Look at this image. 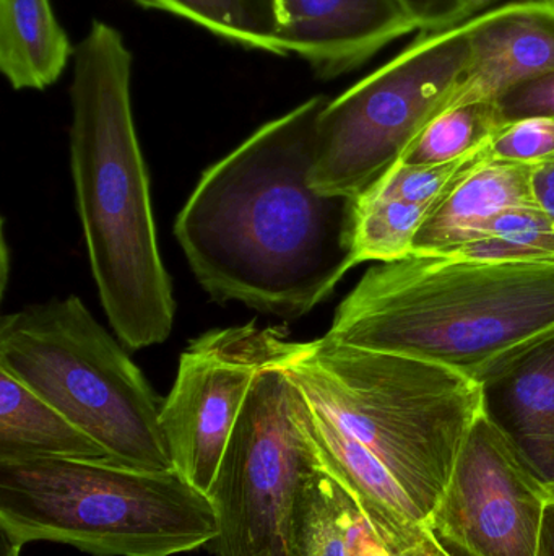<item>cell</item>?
Returning a JSON list of instances; mask_svg holds the SVG:
<instances>
[{"label":"cell","instance_id":"obj_1","mask_svg":"<svg viewBox=\"0 0 554 556\" xmlns=\"http://www.w3.org/2000/svg\"><path fill=\"white\" fill-rule=\"evenodd\" d=\"M318 94L205 169L175 224L198 283L218 303L298 319L355 264L357 199L311 185Z\"/></svg>","mask_w":554,"mask_h":556},{"label":"cell","instance_id":"obj_2","mask_svg":"<svg viewBox=\"0 0 554 556\" xmlns=\"http://www.w3.org/2000/svg\"><path fill=\"white\" fill-rule=\"evenodd\" d=\"M130 85L132 54L123 35L94 20L74 54L72 178L104 313L126 349L142 350L171 336L176 300L159 254Z\"/></svg>","mask_w":554,"mask_h":556},{"label":"cell","instance_id":"obj_3","mask_svg":"<svg viewBox=\"0 0 554 556\" xmlns=\"http://www.w3.org/2000/svg\"><path fill=\"white\" fill-rule=\"evenodd\" d=\"M554 333V264L412 256L371 267L325 336L477 379Z\"/></svg>","mask_w":554,"mask_h":556},{"label":"cell","instance_id":"obj_4","mask_svg":"<svg viewBox=\"0 0 554 556\" xmlns=\"http://www.w3.org/2000/svg\"><path fill=\"white\" fill-rule=\"evenodd\" d=\"M280 366L394 473L428 519L484 414L480 382L428 359L327 336L298 342Z\"/></svg>","mask_w":554,"mask_h":556},{"label":"cell","instance_id":"obj_5","mask_svg":"<svg viewBox=\"0 0 554 556\" xmlns=\"http://www.w3.org/2000/svg\"><path fill=\"white\" fill-rule=\"evenodd\" d=\"M0 531L93 556H175L217 539L210 498L176 470L109 460L0 463Z\"/></svg>","mask_w":554,"mask_h":556},{"label":"cell","instance_id":"obj_6","mask_svg":"<svg viewBox=\"0 0 554 556\" xmlns=\"http://www.w3.org/2000/svg\"><path fill=\"white\" fill-rule=\"evenodd\" d=\"M120 340L80 298H54L2 317L0 369L57 408L132 469H172L158 397Z\"/></svg>","mask_w":554,"mask_h":556},{"label":"cell","instance_id":"obj_7","mask_svg":"<svg viewBox=\"0 0 554 556\" xmlns=\"http://www.w3.org/2000/svg\"><path fill=\"white\" fill-rule=\"evenodd\" d=\"M467 22L422 33L396 58L328 100L318 121L311 185L358 199L452 106L471 67Z\"/></svg>","mask_w":554,"mask_h":556},{"label":"cell","instance_id":"obj_8","mask_svg":"<svg viewBox=\"0 0 554 556\" xmlns=\"http://www.w3.org/2000/svg\"><path fill=\"white\" fill-rule=\"evenodd\" d=\"M324 464L306 424L305 395L280 365L257 372L207 496L217 556H289L302 485Z\"/></svg>","mask_w":554,"mask_h":556},{"label":"cell","instance_id":"obj_9","mask_svg":"<svg viewBox=\"0 0 554 556\" xmlns=\"http://www.w3.org/2000/svg\"><path fill=\"white\" fill-rule=\"evenodd\" d=\"M296 345L285 330L256 320L189 343L162 407L172 469L185 482L207 495L254 378L285 362Z\"/></svg>","mask_w":554,"mask_h":556},{"label":"cell","instance_id":"obj_10","mask_svg":"<svg viewBox=\"0 0 554 556\" xmlns=\"http://www.w3.org/2000/svg\"><path fill=\"white\" fill-rule=\"evenodd\" d=\"M546 506L542 480L481 414L426 526L454 556H537Z\"/></svg>","mask_w":554,"mask_h":556},{"label":"cell","instance_id":"obj_11","mask_svg":"<svg viewBox=\"0 0 554 556\" xmlns=\"http://www.w3.org/2000/svg\"><path fill=\"white\" fill-rule=\"evenodd\" d=\"M280 45L322 78L347 74L409 33L397 0H276Z\"/></svg>","mask_w":554,"mask_h":556},{"label":"cell","instance_id":"obj_12","mask_svg":"<svg viewBox=\"0 0 554 556\" xmlns=\"http://www.w3.org/2000/svg\"><path fill=\"white\" fill-rule=\"evenodd\" d=\"M467 28L471 67L452 106L497 100L514 85L554 71L552 0L506 3L468 20Z\"/></svg>","mask_w":554,"mask_h":556},{"label":"cell","instance_id":"obj_13","mask_svg":"<svg viewBox=\"0 0 554 556\" xmlns=\"http://www.w3.org/2000/svg\"><path fill=\"white\" fill-rule=\"evenodd\" d=\"M305 414L325 472L353 500L384 545L397 554L418 541L426 529L425 516L394 473L306 395Z\"/></svg>","mask_w":554,"mask_h":556},{"label":"cell","instance_id":"obj_14","mask_svg":"<svg viewBox=\"0 0 554 556\" xmlns=\"http://www.w3.org/2000/svg\"><path fill=\"white\" fill-rule=\"evenodd\" d=\"M478 382L491 424L542 482L554 479V333Z\"/></svg>","mask_w":554,"mask_h":556},{"label":"cell","instance_id":"obj_15","mask_svg":"<svg viewBox=\"0 0 554 556\" xmlns=\"http://www.w3.org/2000/svg\"><path fill=\"white\" fill-rule=\"evenodd\" d=\"M533 166L488 160L449 191L423 222L413 241L415 256L449 257L511 208L537 205Z\"/></svg>","mask_w":554,"mask_h":556},{"label":"cell","instance_id":"obj_16","mask_svg":"<svg viewBox=\"0 0 554 556\" xmlns=\"http://www.w3.org/2000/svg\"><path fill=\"white\" fill-rule=\"evenodd\" d=\"M109 460L106 450L57 408L0 369V463Z\"/></svg>","mask_w":554,"mask_h":556},{"label":"cell","instance_id":"obj_17","mask_svg":"<svg viewBox=\"0 0 554 556\" xmlns=\"http://www.w3.org/2000/svg\"><path fill=\"white\" fill-rule=\"evenodd\" d=\"M75 49L51 0H0V71L15 90H46Z\"/></svg>","mask_w":554,"mask_h":556},{"label":"cell","instance_id":"obj_18","mask_svg":"<svg viewBox=\"0 0 554 556\" xmlns=\"http://www.w3.org/2000/svg\"><path fill=\"white\" fill-rule=\"evenodd\" d=\"M143 9L159 10L195 23L218 38L273 55H285L280 45L276 0H132Z\"/></svg>","mask_w":554,"mask_h":556},{"label":"cell","instance_id":"obj_19","mask_svg":"<svg viewBox=\"0 0 554 556\" xmlns=\"http://www.w3.org/2000/svg\"><path fill=\"white\" fill-rule=\"evenodd\" d=\"M353 505L325 470L309 479L296 502L289 556H350L347 531Z\"/></svg>","mask_w":554,"mask_h":556},{"label":"cell","instance_id":"obj_20","mask_svg":"<svg viewBox=\"0 0 554 556\" xmlns=\"http://www.w3.org/2000/svg\"><path fill=\"white\" fill-rule=\"evenodd\" d=\"M438 204H410L371 194L358 198L355 264L394 263L412 256L416 233Z\"/></svg>","mask_w":554,"mask_h":556},{"label":"cell","instance_id":"obj_21","mask_svg":"<svg viewBox=\"0 0 554 556\" xmlns=\"http://www.w3.org/2000/svg\"><path fill=\"white\" fill-rule=\"evenodd\" d=\"M455 260L554 264V222L537 205L511 208L491 220Z\"/></svg>","mask_w":554,"mask_h":556},{"label":"cell","instance_id":"obj_22","mask_svg":"<svg viewBox=\"0 0 554 556\" xmlns=\"http://www.w3.org/2000/svg\"><path fill=\"white\" fill-rule=\"evenodd\" d=\"M494 100L458 104L439 114L409 147L399 163H446L480 152L503 129Z\"/></svg>","mask_w":554,"mask_h":556},{"label":"cell","instance_id":"obj_23","mask_svg":"<svg viewBox=\"0 0 554 556\" xmlns=\"http://www.w3.org/2000/svg\"><path fill=\"white\" fill-rule=\"evenodd\" d=\"M490 159L487 149L462 159L428 165H403L397 163L364 194L394 199L410 204H438L462 179Z\"/></svg>","mask_w":554,"mask_h":556},{"label":"cell","instance_id":"obj_24","mask_svg":"<svg viewBox=\"0 0 554 556\" xmlns=\"http://www.w3.org/2000/svg\"><path fill=\"white\" fill-rule=\"evenodd\" d=\"M488 153L491 160L516 165L554 162V119L539 117L507 124L491 140Z\"/></svg>","mask_w":554,"mask_h":556},{"label":"cell","instance_id":"obj_25","mask_svg":"<svg viewBox=\"0 0 554 556\" xmlns=\"http://www.w3.org/2000/svg\"><path fill=\"white\" fill-rule=\"evenodd\" d=\"M503 126L526 119H554V71L514 85L494 100Z\"/></svg>","mask_w":554,"mask_h":556},{"label":"cell","instance_id":"obj_26","mask_svg":"<svg viewBox=\"0 0 554 556\" xmlns=\"http://www.w3.org/2000/svg\"><path fill=\"white\" fill-rule=\"evenodd\" d=\"M415 23L416 31L435 33L454 28L474 18L493 0H397Z\"/></svg>","mask_w":554,"mask_h":556},{"label":"cell","instance_id":"obj_27","mask_svg":"<svg viewBox=\"0 0 554 556\" xmlns=\"http://www.w3.org/2000/svg\"><path fill=\"white\" fill-rule=\"evenodd\" d=\"M347 538L350 556H394L392 552L377 538L357 505H353L348 518Z\"/></svg>","mask_w":554,"mask_h":556},{"label":"cell","instance_id":"obj_28","mask_svg":"<svg viewBox=\"0 0 554 556\" xmlns=\"http://www.w3.org/2000/svg\"><path fill=\"white\" fill-rule=\"evenodd\" d=\"M532 194L537 207L554 222V162L533 166Z\"/></svg>","mask_w":554,"mask_h":556},{"label":"cell","instance_id":"obj_29","mask_svg":"<svg viewBox=\"0 0 554 556\" xmlns=\"http://www.w3.org/2000/svg\"><path fill=\"white\" fill-rule=\"evenodd\" d=\"M394 556H454L438 539L435 538L428 526H426L425 532L418 541L413 542L409 547L402 548L397 552Z\"/></svg>","mask_w":554,"mask_h":556},{"label":"cell","instance_id":"obj_30","mask_svg":"<svg viewBox=\"0 0 554 556\" xmlns=\"http://www.w3.org/2000/svg\"><path fill=\"white\" fill-rule=\"evenodd\" d=\"M537 556H554V505L546 506L539 555Z\"/></svg>","mask_w":554,"mask_h":556},{"label":"cell","instance_id":"obj_31","mask_svg":"<svg viewBox=\"0 0 554 556\" xmlns=\"http://www.w3.org/2000/svg\"><path fill=\"white\" fill-rule=\"evenodd\" d=\"M22 547L13 544L2 531H0V556H20Z\"/></svg>","mask_w":554,"mask_h":556},{"label":"cell","instance_id":"obj_32","mask_svg":"<svg viewBox=\"0 0 554 556\" xmlns=\"http://www.w3.org/2000/svg\"><path fill=\"white\" fill-rule=\"evenodd\" d=\"M543 496L546 505H554V479L543 482Z\"/></svg>","mask_w":554,"mask_h":556},{"label":"cell","instance_id":"obj_33","mask_svg":"<svg viewBox=\"0 0 554 556\" xmlns=\"http://www.w3.org/2000/svg\"><path fill=\"white\" fill-rule=\"evenodd\" d=\"M552 2H554V0H552Z\"/></svg>","mask_w":554,"mask_h":556}]
</instances>
